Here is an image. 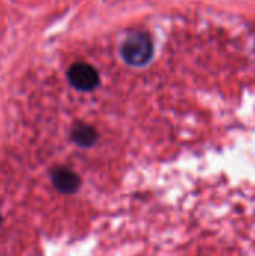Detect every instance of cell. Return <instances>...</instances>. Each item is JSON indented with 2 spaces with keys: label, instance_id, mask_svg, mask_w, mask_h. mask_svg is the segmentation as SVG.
<instances>
[{
  "label": "cell",
  "instance_id": "6da1fadb",
  "mask_svg": "<svg viewBox=\"0 0 255 256\" xmlns=\"http://www.w3.org/2000/svg\"><path fill=\"white\" fill-rule=\"evenodd\" d=\"M153 40L147 33L143 32H137V33H131L125 42L122 44V58L129 64V66H146L150 63V60L153 58Z\"/></svg>",
  "mask_w": 255,
  "mask_h": 256
},
{
  "label": "cell",
  "instance_id": "7a4b0ae2",
  "mask_svg": "<svg viewBox=\"0 0 255 256\" xmlns=\"http://www.w3.org/2000/svg\"><path fill=\"white\" fill-rule=\"evenodd\" d=\"M68 80L78 92H92L99 86V75L96 69L87 63H75L68 70Z\"/></svg>",
  "mask_w": 255,
  "mask_h": 256
},
{
  "label": "cell",
  "instance_id": "3957f363",
  "mask_svg": "<svg viewBox=\"0 0 255 256\" xmlns=\"http://www.w3.org/2000/svg\"><path fill=\"white\" fill-rule=\"evenodd\" d=\"M51 180L54 188L62 194H74L80 188V177L68 168L54 170L51 174Z\"/></svg>",
  "mask_w": 255,
  "mask_h": 256
},
{
  "label": "cell",
  "instance_id": "277c9868",
  "mask_svg": "<svg viewBox=\"0 0 255 256\" xmlns=\"http://www.w3.org/2000/svg\"><path fill=\"white\" fill-rule=\"evenodd\" d=\"M96 138H98V135H96L95 129L92 126H89V124L77 123L72 128V140L80 147H90V146H93Z\"/></svg>",
  "mask_w": 255,
  "mask_h": 256
}]
</instances>
